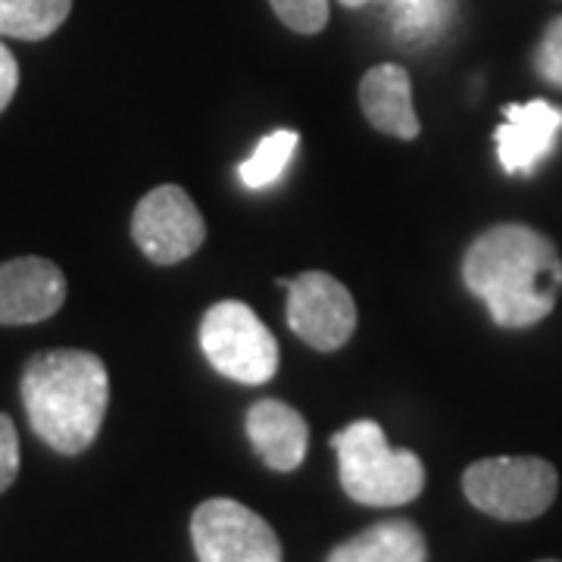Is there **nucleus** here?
Segmentation results:
<instances>
[{"instance_id":"obj_1","label":"nucleus","mask_w":562,"mask_h":562,"mask_svg":"<svg viewBox=\"0 0 562 562\" xmlns=\"http://www.w3.org/2000/svg\"><path fill=\"white\" fill-rule=\"evenodd\" d=\"M462 281L501 328H528L547 319L560 301L562 257L538 228L503 222L469 244Z\"/></svg>"},{"instance_id":"obj_2","label":"nucleus","mask_w":562,"mask_h":562,"mask_svg":"<svg viewBox=\"0 0 562 562\" xmlns=\"http://www.w3.org/2000/svg\"><path fill=\"white\" fill-rule=\"evenodd\" d=\"M22 403L32 431L50 450L76 457L101 431L110 375L101 357L88 350H44L22 369Z\"/></svg>"},{"instance_id":"obj_3","label":"nucleus","mask_w":562,"mask_h":562,"mask_svg":"<svg viewBox=\"0 0 562 562\" xmlns=\"http://www.w3.org/2000/svg\"><path fill=\"white\" fill-rule=\"evenodd\" d=\"M331 447L338 453L344 494L362 506H403L425 487L419 457L413 450H391L379 422H350L331 438Z\"/></svg>"},{"instance_id":"obj_4","label":"nucleus","mask_w":562,"mask_h":562,"mask_svg":"<svg viewBox=\"0 0 562 562\" xmlns=\"http://www.w3.org/2000/svg\"><path fill=\"white\" fill-rule=\"evenodd\" d=\"M560 475L541 457H487L462 475V494L484 516L501 522H528L557 501Z\"/></svg>"},{"instance_id":"obj_5","label":"nucleus","mask_w":562,"mask_h":562,"mask_svg":"<svg viewBox=\"0 0 562 562\" xmlns=\"http://www.w3.org/2000/svg\"><path fill=\"white\" fill-rule=\"evenodd\" d=\"M201 347L210 366L238 384H266L279 372V341L241 301H220L203 313Z\"/></svg>"},{"instance_id":"obj_6","label":"nucleus","mask_w":562,"mask_h":562,"mask_svg":"<svg viewBox=\"0 0 562 562\" xmlns=\"http://www.w3.org/2000/svg\"><path fill=\"white\" fill-rule=\"evenodd\" d=\"M191 541L198 562H281L272 525L238 501L201 503L191 516Z\"/></svg>"},{"instance_id":"obj_7","label":"nucleus","mask_w":562,"mask_h":562,"mask_svg":"<svg viewBox=\"0 0 562 562\" xmlns=\"http://www.w3.org/2000/svg\"><path fill=\"white\" fill-rule=\"evenodd\" d=\"M132 238L150 262L172 266L201 250L206 238L198 203L179 184H160L144 194L132 216Z\"/></svg>"},{"instance_id":"obj_8","label":"nucleus","mask_w":562,"mask_h":562,"mask_svg":"<svg viewBox=\"0 0 562 562\" xmlns=\"http://www.w3.org/2000/svg\"><path fill=\"white\" fill-rule=\"evenodd\" d=\"M288 288V325L313 350L331 353L353 338L357 303L341 281L328 272H303L297 279H279Z\"/></svg>"},{"instance_id":"obj_9","label":"nucleus","mask_w":562,"mask_h":562,"mask_svg":"<svg viewBox=\"0 0 562 562\" xmlns=\"http://www.w3.org/2000/svg\"><path fill=\"white\" fill-rule=\"evenodd\" d=\"M66 301L60 266L44 257L0 262V325H32L50 319Z\"/></svg>"},{"instance_id":"obj_10","label":"nucleus","mask_w":562,"mask_h":562,"mask_svg":"<svg viewBox=\"0 0 562 562\" xmlns=\"http://www.w3.org/2000/svg\"><path fill=\"white\" fill-rule=\"evenodd\" d=\"M503 125L494 132L497 160L506 176H531L562 135V110L547 101L509 103Z\"/></svg>"},{"instance_id":"obj_11","label":"nucleus","mask_w":562,"mask_h":562,"mask_svg":"<svg viewBox=\"0 0 562 562\" xmlns=\"http://www.w3.org/2000/svg\"><path fill=\"white\" fill-rule=\"evenodd\" d=\"M247 441L269 469L294 472L306 457L310 428L294 406L281 401H260L247 409Z\"/></svg>"},{"instance_id":"obj_12","label":"nucleus","mask_w":562,"mask_h":562,"mask_svg":"<svg viewBox=\"0 0 562 562\" xmlns=\"http://www.w3.org/2000/svg\"><path fill=\"white\" fill-rule=\"evenodd\" d=\"M362 116L391 138L413 140L419 135V116L413 110L409 72L397 63L369 69L360 81Z\"/></svg>"},{"instance_id":"obj_13","label":"nucleus","mask_w":562,"mask_h":562,"mask_svg":"<svg viewBox=\"0 0 562 562\" xmlns=\"http://www.w3.org/2000/svg\"><path fill=\"white\" fill-rule=\"evenodd\" d=\"M425 538L406 519H387L360 531L357 538L338 543L328 562H425Z\"/></svg>"},{"instance_id":"obj_14","label":"nucleus","mask_w":562,"mask_h":562,"mask_svg":"<svg viewBox=\"0 0 562 562\" xmlns=\"http://www.w3.org/2000/svg\"><path fill=\"white\" fill-rule=\"evenodd\" d=\"M72 13V0H0V38H50Z\"/></svg>"},{"instance_id":"obj_15","label":"nucleus","mask_w":562,"mask_h":562,"mask_svg":"<svg viewBox=\"0 0 562 562\" xmlns=\"http://www.w3.org/2000/svg\"><path fill=\"white\" fill-rule=\"evenodd\" d=\"M297 144H301V135L291 132V128L269 132V135L254 147V154L238 166V176H241L244 188L262 191V188L276 184V181L284 176V169H288V162L294 157Z\"/></svg>"},{"instance_id":"obj_16","label":"nucleus","mask_w":562,"mask_h":562,"mask_svg":"<svg viewBox=\"0 0 562 562\" xmlns=\"http://www.w3.org/2000/svg\"><path fill=\"white\" fill-rule=\"evenodd\" d=\"M447 16H450V0H416L409 7L394 10V32L413 44L431 41L435 35H441Z\"/></svg>"},{"instance_id":"obj_17","label":"nucleus","mask_w":562,"mask_h":562,"mask_svg":"<svg viewBox=\"0 0 562 562\" xmlns=\"http://www.w3.org/2000/svg\"><path fill=\"white\" fill-rule=\"evenodd\" d=\"M269 3L291 32L316 35L328 25V0H269Z\"/></svg>"},{"instance_id":"obj_18","label":"nucleus","mask_w":562,"mask_h":562,"mask_svg":"<svg viewBox=\"0 0 562 562\" xmlns=\"http://www.w3.org/2000/svg\"><path fill=\"white\" fill-rule=\"evenodd\" d=\"M535 69L543 81L562 88V16L543 29V38L535 50Z\"/></svg>"},{"instance_id":"obj_19","label":"nucleus","mask_w":562,"mask_h":562,"mask_svg":"<svg viewBox=\"0 0 562 562\" xmlns=\"http://www.w3.org/2000/svg\"><path fill=\"white\" fill-rule=\"evenodd\" d=\"M20 475V435L7 413H0V494Z\"/></svg>"},{"instance_id":"obj_20","label":"nucleus","mask_w":562,"mask_h":562,"mask_svg":"<svg viewBox=\"0 0 562 562\" xmlns=\"http://www.w3.org/2000/svg\"><path fill=\"white\" fill-rule=\"evenodd\" d=\"M16 88H20V63L10 54L7 44H0V113L10 106Z\"/></svg>"},{"instance_id":"obj_21","label":"nucleus","mask_w":562,"mask_h":562,"mask_svg":"<svg viewBox=\"0 0 562 562\" xmlns=\"http://www.w3.org/2000/svg\"><path fill=\"white\" fill-rule=\"evenodd\" d=\"M344 7H350V10H360L366 3H391L394 10H401V7H409V3H416V0H341Z\"/></svg>"},{"instance_id":"obj_22","label":"nucleus","mask_w":562,"mask_h":562,"mask_svg":"<svg viewBox=\"0 0 562 562\" xmlns=\"http://www.w3.org/2000/svg\"><path fill=\"white\" fill-rule=\"evenodd\" d=\"M538 562H560V560H538Z\"/></svg>"}]
</instances>
